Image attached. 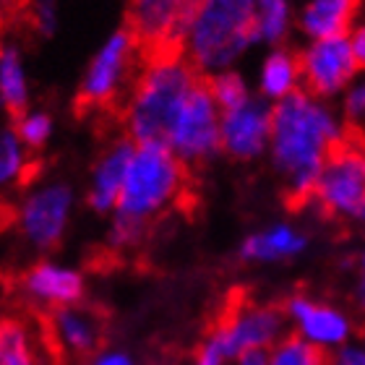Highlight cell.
<instances>
[{"mask_svg":"<svg viewBox=\"0 0 365 365\" xmlns=\"http://www.w3.org/2000/svg\"><path fill=\"white\" fill-rule=\"evenodd\" d=\"M272 141V105L253 97L251 102L222 113V154L232 162L267 160Z\"/></svg>","mask_w":365,"mask_h":365,"instance_id":"12","label":"cell"},{"mask_svg":"<svg viewBox=\"0 0 365 365\" xmlns=\"http://www.w3.org/2000/svg\"><path fill=\"white\" fill-rule=\"evenodd\" d=\"M31 107V81L19 42H0V113L8 120Z\"/></svg>","mask_w":365,"mask_h":365,"instance_id":"21","label":"cell"},{"mask_svg":"<svg viewBox=\"0 0 365 365\" xmlns=\"http://www.w3.org/2000/svg\"><path fill=\"white\" fill-rule=\"evenodd\" d=\"M347 39H350V47H352V53H355V61H358L360 71H365V16L355 21V26H352V31L347 34Z\"/></svg>","mask_w":365,"mask_h":365,"instance_id":"32","label":"cell"},{"mask_svg":"<svg viewBox=\"0 0 365 365\" xmlns=\"http://www.w3.org/2000/svg\"><path fill=\"white\" fill-rule=\"evenodd\" d=\"M190 6L182 0H136L128 8V29L141 45L157 47V53L178 50Z\"/></svg>","mask_w":365,"mask_h":365,"instance_id":"15","label":"cell"},{"mask_svg":"<svg viewBox=\"0 0 365 365\" xmlns=\"http://www.w3.org/2000/svg\"><path fill=\"white\" fill-rule=\"evenodd\" d=\"M86 365H141L133 352L123 350V347H102L97 355H91Z\"/></svg>","mask_w":365,"mask_h":365,"instance_id":"30","label":"cell"},{"mask_svg":"<svg viewBox=\"0 0 365 365\" xmlns=\"http://www.w3.org/2000/svg\"><path fill=\"white\" fill-rule=\"evenodd\" d=\"M138 55H141V42L128 29V24L110 31L81 73L78 102L84 107H110L125 99L141 68Z\"/></svg>","mask_w":365,"mask_h":365,"instance_id":"8","label":"cell"},{"mask_svg":"<svg viewBox=\"0 0 365 365\" xmlns=\"http://www.w3.org/2000/svg\"><path fill=\"white\" fill-rule=\"evenodd\" d=\"M170 152L185 168H198L222 154V110L206 81L190 91L165 136Z\"/></svg>","mask_w":365,"mask_h":365,"instance_id":"9","label":"cell"},{"mask_svg":"<svg viewBox=\"0 0 365 365\" xmlns=\"http://www.w3.org/2000/svg\"><path fill=\"white\" fill-rule=\"evenodd\" d=\"M355 0H305L297 6L295 31L305 42L347 37L358 21Z\"/></svg>","mask_w":365,"mask_h":365,"instance_id":"18","label":"cell"},{"mask_svg":"<svg viewBox=\"0 0 365 365\" xmlns=\"http://www.w3.org/2000/svg\"><path fill=\"white\" fill-rule=\"evenodd\" d=\"M19 284L31 305L45 308L50 313L68 308V305H78L86 292L84 272L53 259H39L29 264L24 269Z\"/></svg>","mask_w":365,"mask_h":365,"instance_id":"13","label":"cell"},{"mask_svg":"<svg viewBox=\"0 0 365 365\" xmlns=\"http://www.w3.org/2000/svg\"><path fill=\"white\" fill-rule=\"evenodd\" d=\"M329 365H365V352L358 342L347 344L344 350L329 355Z\"/></svg>","mask_w":365,"mask_h":365,"instance_id":"31","label":"cell"},{"mask_svg":"<svg viewBox=\"0 0 365 365\" xmlns=\"http://www.w3.org/2000/svg\"><path fill=\"white\" fill-rule=\"evenodd\" d=\"M201 81L204 78L178 50L146 58L123 99V136L133 144H165L170 123Z\"/></svg>","mask_w":365,"mask_h":365,"instance_id":"2","label":"cell"},{"mask_svg":"<svg viewBox=\"0 0 365 365\" xmlns=\"http://www.w3.org/2000/svg\"><path fill=\"white\" fill-rule=\"evenodd\" d=\"M350 136V125L334 102L297 91L272 105L269 168L289 204L305 206L336 146Z\"/></svg>","mask_w":365,"mask_h":365,"instance_id":"1","label":"cell"},{"mask_svg":"<svg viewBox=\"0 0 365 365\" xmlns=\"http://www.w3.org/2000/svg\"><path fill=\"white\" fill-rule=\"evenodd\" d=\"M76 188L50 178L26 185L14 209L16 235L31 253H50L66 240L76 212Z\"/></svg>","mask_w":365,"mask_h":365,"instance_id":"6","label":"cell"},{"mask_svg":"<svg viewBox=\"0 0 365 365\" xmlns=\"http://www.w3.org/2000/svg\"><path fill=\"white\" fill-rule=\"evenodd\" d=\"M14 128H16V133H19V138L24 141V146H26L31 154H37L53 141L55 118L47 113L45 107H29L26 113L14 118Z\"/></svg>","mask_w":365,"mask_h":365,"instance_id":"25","label":"cell"},{"mask_svg":"<svg viewBox=\"0 0 365 365\" xmlns=\"http://www.w3.org/2000/svg\"><path fill=\"white\" fill-rule=\"evenodd\" d=\"M269 365H329V355L303 342L300 336L287 334L269 350Z\"/></svg>","mask_w":365,"mask_h":365,"instance_id":"27","label":"cell"},{"mask_svg":"<svg viewBox=\"0 0 365 365\" xmlns=\"http://www.w3.org/2000/svg\"><path fill=\"white\" fill-rule=\"evenodd\" d=\"M47 334L58 352L66 358H91L105 342V319L94 308L78 303L50 313Z\"/></svg>","mask_w":365,"mask_h":365,"instance_id":"16","label":"cell"},{"mask_svg":"<svg viewBox=\"0 0 365 365\" xmlns=\"http://www.w3.org/2000/svg\"><path fill=\"white\" fill-rule=\"evenodd\" d=\"M149 235V225L136 222L123 214H113L107 217V232H105V245L115 253H128L136 251L138 245L144 243Z\"/></svg>","mask_w":365,"mask_h":365,"instance_id":"26","label":"cell"},{"mask_svg":"<svg viewBox=\"0 0 365 365\" xmlns=\"http://www.w3.org/2000/svg\"><path fill=\"white\" fill-rule=\"evenodd\" d=\"M188 188V168L168 144H136L115 214L152 225L175 209Z\"/></svg>","mask_w":365,"mask_h":365,"instance_id":"4","label":"cell"},{"mask_svg":"<svg viewBox=\"0 0 365 365\" xmlns=\"http://www.w3.org/2000/svg\"><path fill=\"white\" fill-rule=\"evenodd\" d=\"M232 365H269V350H248L237 355Z\"/></svg>","mask_w":365,"mask_h":365,"instance_id":"34","label":"cell"},{"mask_svg":"<svg viewBox=\"0 0 365 365\" xmlns=\"http://www.w3.org/2000/svg\"><path fill=\"white\" fill-rule=\"evenodd\" d=\"M352 295H355V303H358V308L365 316V251L355 259V287H352Z\"/></svg>","mask_w":365,"mask_h":365,"instance_id":"33","label":"cell"},{"mask_svg":"<svg viewBox=\"0 0 365 365\" xmlns=\"http://www.w3.org/2000/svg\"><path fill=\"white\" fill-rule=\"evenodd\" d=\"M339 110L350 128L365 133V71H360V76L344 91V97L339 99Z\"/></svg>","mask_w":365,"mask_h":365,"instance_id":"28","label":"cell"},{"mask_svg":"<svg viewBox=\"0 0 365 365\" xmlns=\"http://www.w3.org/2000/svg\"><path fill=\"white\" fill-rule=\"evenodd\" d=\"M29 21L37 34L53 37L58 26H61V8L53 0H37V3L29 6Z\"/></svg>","mask_w":365,"mask_h":365,"instance_id":"29","label":"cell"},{"mask_svg":"<svg viewBox=\"0 0 365 365\" xmlns=\"http://www.w3.org/2000/svg\"><path fill=\"white\" fill-rule=\"evenodd\" d=\"M253 91L256 97L277 105L287 97L303 91V73H300V58L292 47H274L261 55L253 76Z\"/></svg>","mask_w":365,"mask_h":365,"instance_id":"19","label":"cell"},{"mask_svg":"<svg viewBox=\"0 0 365 365\" xmlns=\"http://www.w3.org/2000/svg\"><path fill=\"white\" fill-rule=\"evenodd\" d=\"M358 344L363 347V352H365V324H363V329L358 331Z\"/></svg>","mask_w":365,"mask_h":365,"instance_id":"35","label":"cell"},{"mask_svg":"<svg viewBox=\"0 0 365 365\" xmlns=\"http://www.w3.org/2000/svg\"><path fill=\"white\" fill-rule=\"evenodd\" d=\"M50 347L37 321L0 316V365H53Z\"/></svg>","mask_w":365,"mask_h":365,"instance_id":"20","label":"cell"},{"mask_svg":"<svg viewBox=\"0 0 365 365\" xmlns=\"http://www.w3.org/2000/svg\"><path fill=\"white\" fill-rule=\"evenodd\" d=\"M0 217H3V212H0Z\"/></svg>","mask_w":365,"mask_h":365,"instance_id":"36","label":"cell"},{"mask_svg":"<svg viewBox=\"0 0 365 365\" xmlns=\"http://www.w3.org/2000/svg\"><path fill=\"white\" fill-rule=\"evenodd\" d=\"M256 45V0H201L190 6L178 53L206 81L237 71Z\"/></svg>","mask_w":365,"mask_h":365,"instance_id":"3","label":"cell"},{"mask_svg":"<svg viewBox=\"0 0 365 365\" xmlns=\"http://www.w3.org/2000/svg\"><path fill=\"white\" fill-rule=\"evenodd\" d=\"M282 308L287 316L289 334L300 336L303 342L321 350L324 355H334L347 344L358 342L360 329L352 313L331 300L308 295V292H292L282 303Z\"/></svg>","mask_w":365,"mask_h":365,"instance_id":"10","label":"cell"},{"mask_svg":"<svg viewBox=\"0 0 365 365\" xmlns=\"http://www.w3.org/2000/svg\"><path fill=\"white\" fill-rule=\"evenodd\" d=\"M34 170V154L24 146L14 120L0 118V206L16 193L21 196Z\"/></svg>","mask_w":365,"mask_h":365,"instance_id":"22","label":"cell"},{"mask_svg":"<svg viewBox=\"0 0 365 365\" xmlns=\"http://www.w3.org/2000/svg\"><path fill=\"white\" fill-rule=\"evenodd\" d=\"M297 8L289 0H256V39L267 50L287 47L295 31Z\"/></svg>","mask_w":365,"mask_h":365,"instance_id":"23","label":"cell"},{"mask_svg":"<svg viewBox=\"0 0 365 365\" xmlns=\"http://www.w3.org/2000/svg\"><path fill=\"white\" fill-rule=\"evenodd\" d=\"M289 334L284 308L267 300H237L198 342L193 365H232L248 350H272Z\"/></svg>","mask_w":365,"mask_h":365,"instance_id":"5","label":"cell"},{"mask_svg":"<svg viewBox=\"0 0 365 365\" xmlns=\"http://www.w3.org/2000/svg\"><path fill=\"white\" fill-rule=\"evenodd\" d=\"M303 89L327 102H339L352 81L360 76V66L347 37L305 42L297 50Z\"/></svg>","mask_w":365,"mask_h":365,"instance_id":"11","label":"cell"},{"mask_svg":"<svg viewBox=\"0 0 365 365\" xmlns=\"http://www.w3.org/2000/svg\"><path fill=\"white\" fill-rule=\"evenodd\" d=\"M206 86L212 91L214 102L220 105L222 113L227 110H235V107L245 105L256 97L253 84L248 81L243 71H225V73H217V76L206 78Z\"/></svg>","mask_w":365,"mask_h":365,"instance_id":"24","label":"cell"},{"mask_svg":"<svg viewBox=\"0 0 365 365\" xmlns=\"http://www.w3.org/2000/svg\"><path fill=\"white\" fill-rule=\"evenodd\" d=\"M133 152H136V144L128 136H118L97 154V160L89 170V182H86L84 193V204L94 214L99 217L115 214Z\"/></svg>","mask_w":365,"mask_h":365,"instance_id":"14","label":"cell"},{"mask_svg":"<svg viewBox=\"0 0 365 365\" xmlns=\"http://www.w3.org/2000/svg\"><path fill=\"white\" fill-rule=\"evenodd\" d=\"M308 248H311V235L295 222L279 220L248 232L237 245V256L243 264L277 267L300 259Z\"/></svg>","mask_w":365,"mask_h":365,"instance_id":"17","label":"cell"},{"mask_svg":"<svg viewBox=\"0 0 365 365\" xmlns=\"http://www.w3.org/2000/svg\"><path fill=\"white\" fill-rule=\"evenodd\" d=\"M331 220H344L365 232V138L350 133L327 160L308 201Z\"/></svg>","mask_w":365,"mask_h":365,"instance_id":"7","label":"cell"}]
</instances>
